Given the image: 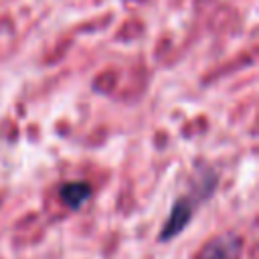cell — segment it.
<instances>
[{
  "instance_id": "cell-2",
  "label": "cell",
  "mask_w": 259,
  "mask_h": 259,
  "mask_svg": "<svg viewBox=\"0 0 259 259\" xmlns=\"http://www.w3.org/2000/svg\"><path fill=\"white\" fill-rule=\"evenodd\" d=\"M241 251V241L235 235H221L212 239L198 259H237Z\"/></svg>"
},
{
  "instance_id": "cell-3",
  "label": "cell",
  "mask_w": 259,
  "mask_h": 259,
  "mask_svg": "<svg viewBox=\"0 0 259 259\" xmlns=\"http://www.w3.org/2000/svg\"><path fill=\"white\" fill-rule=\"evenodd\" d=\"M59 196L63 204H67L71 210H77L91 198V186L87 182H65L59 188Z\"/></svg>"
},
{
  "instance_id": "cell-1",
  "label": "cell",
  "mask_w": 259,
  "mask_h": 259,
  "mask_svg": "<svg viewBox=\"0 0 259 259\" xmlns=\"http://www.w3.org/2000/svg\"><path fill=\"white\" fill-rule=\"evenodd\" d=\"M192 212H194V204H192L190 198H186V196L176 198L174 204H172V210H170V214H168V221L164 223V227H162L158 239L166 243V241L174 239L178 233H182L184 227L190 223Z\"/></svg>"
}]
</instances>
